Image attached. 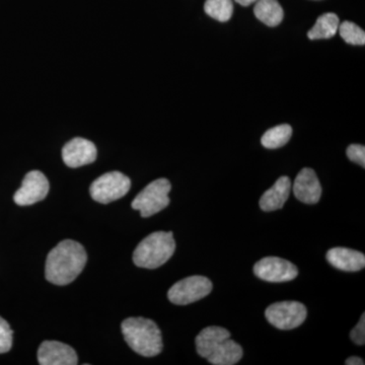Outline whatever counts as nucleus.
I'll return each instance as SVG.
<instances>
[{
  "mask_svg": "<svg viewBox=\"0 0 365 365\" xmlns=\"http://www.w3.org/2000/svg\"><path fill=\"white\" fill-rule=\"evenodd\" d=\"M88 256L85 248L72 240L62 241L48 255L46 279L55 285L69 284L85 268Z\"/></svg>",
  "mask_w": 365,
  "mask_h": 365,
  "instance_id": "obj_1",
  "label": "nucleus"
},
{
  "mask_svg": "<svg viewBox=\"0 0 365 365\" xmlns=\"http://www.w3.org/2000/svg\"><path fill=\"white\" fill-rule=\"evenodd\" d=\"M122 333L133 351L144 357L157 356L162 352V332L155 322L144 318H129L122 323Z\"/></svg>",
  "mask_w": 365,
  "mask_h": 365,
  "instance_id": "obj_2",
  "label": "nucleus"
},
{
  "mask_svg": "<svg viewBox=\"0 0 365 365\" xmlns=\"http://www.w3.org/2000/svg\"><path fill=\"white\" fill-rule=\"evenodd\" d=\"M176 250L174 235L170 232H155L137 246L133 262L137 267L157 269L172 258Z\"/></svg>",
  "mask_w": 365,
  "mask_h": 365,
  "instance_id": "obj_3",
  "label": "nucleus"
},
{
  "mask_svg": "<svg viewBox=\"0 0 365 365\" xmlns=\"http://www.w3.org/2000/svg\"><path fill=\"white\" fill-rule=\"evenodd\" d=\"M172 185L169 180L158 179L148 184L135 197L132 202V208L140 211L143 217H150L168 207L170 204L169 193Z\"/></svg>",
  "mask_w": 365,
  "mask_h": 365,
  "instance_id": "obj_4",
  "label": "nucleus"
},
{
  "mask_svg": "<svg viewBox=\"0 0 365 365\" xmlns=\"http://www.w3.org/2000/svg\"><path fill=\"white\" fill-rule=\"evenodd\" d=\"M131 188L128 177L120 172L107 173L91 184V198L98 203L108 204L122 198Z\"/></svg>",
  "mask_w": 365,
  "mask_h": 365,
  "instance_id": "obj_5",
  "label": "nucleus"
},
{
  "mask_svg": "<svg viewBox=\"0 0 365 365\" xmlns=\"http://www.w3.org/2000/svg\"><path fill=\"white\" fill-rule=\"evenodd\" d=\"M212 282L204 276H190L178 281L168 292L170 302L178 306H187L207 297L212 292Z\"/></svg>",
  "mask_w": 365,
  "mask_h": 365,
  "instance_id": "obj_6",
  "label": "nucleus"
},
{
  "mask_svg": "<svg viewBox=\"0 0 365 365\" xmlns=\"http://www.w3.org/2000/svg\"><path fill=\"white\" fill-rule=\"evenodd\" d=\"M307 314V307L299 302H276L265 311L269 323L279 330H292L302 325Z\"/></svg>",
  "mask_w": 365,
  "mask_h": 365,
  "instance_id": "obj_7",
  "label": "nucleus"
},
{
  "mask_svg": "<svg viewBox=\"0 0 365 365\" xmlns=\"http://www.w3.org/2000/svg\"><path fill=\"white\" fill-rule=\"evenodd\" d=\"M254 273L268 282H287L297 277L299 270L292 262L278 257H266L255 264Z\"/></svg>",
  "mask_w": 365,
  "mask_h": 365,
  "instance_id": "obj_8",
  "label": "nucleus"
},
{
  "mask_svg": "<svg viewBox=\"0 0 365 365\" xmlns=\"http://www.w3.org/2000/svg\"><path fill=\"white\" fill-rule=\"evenodd\" d=\"M49 188V182L45 175L39 170H32L26 175L21 188L14 194V202L20 206L33 205L44 200Z\"/></svg>",
  "mask_w": 365,
  "mask_h": 365,
  "instance_id": "obj_9",
  "label": "nucleus"
},
{
  "mask_svg": "<svg viewBox=\"0 0 365 365\" xmlns=\"http://www.w3.org/2000/svg\"><path fill=\"white\" fill-rule=\"evenodd\" d=\"M62 158L67 167H83L95 162L97 158V148L91 141L78 137L64 145Z\"/></svg>",
  "mask_w": 365,
  "mask_h": 365,
  "instance_id": "obj_10",
  "label": "nucleus"
},
{
  "mask_svg": "<svg viewBox=\"0 0 365 365\" xmlns=\"http://www.w3.org/2000/svg\"><path fill=\"white\" fill-rule=\"evenodd\" d=\"M41 365H76L78 355L73 348L58 341H45L38 350Z\"/></svg>",
  "mask_w": 365,
  "mask_h": 365,
  "instance_id": "obj_11",
  "label": "nucleus"
},
{
  "mask_svg": "<svg viewBox=\"0 0 365 365\" xmlns=\"http://www.w3.org/2000/svg\"><path fill=\"white\" fill-rule=\"evenodd\" d=\"M294 194L300 202L318 203L322 196V187L314 170L304 168L299 173L294 184Z\"/></svg>",
  "mask_w": 365,
  "mask_h": 365,
  "instance_id": "obj_12",
  "label": "nucleus"
},
{
  "mask_svg": "<svg viewBox=\"0 0 365 365\" xmlns=\"http://www.w3.org/2000/svg\"><path fill=\"white\" fill-rule=\"evenodd\" d=\"M327 260L333 267L346 272H357L365 267L364 254L352 249H331L327 253Z\"/></svg>",
  "mask_w": 365,
  "mask_h": 365,
  "instance_id": "obj_13",
  "label": "nucleus"
},
{
  "mask_svg": "<svg viewBox=\"0 0 365 365\" xmlns=\"http://www.w3.org/2000/svg\"><path fill=\"white\" fill-rule=\"evenodd\" d=\"M292 190V181L288 177H281L275 184L262 195L260 207L266 212L278 210L284 206Z\"/></svg>",
  "mask_w": 365,
  "mask_h": 365,
  "instance_id": "obj_14",
  "label": "nucleus"
},
{
  "mask_svg": "<svg viewBox=\"0 0 365 365\" xmlns=\"http://www.w3.org/2000/svg\"><path fill=\"white\" fill-rule=\"evenodd\" d=\"M230 338V333L222 327H207L196 337L197 353L207 359L220 343Z\"/></svg>",
  "mask_w": 365,
  "mask_h": 365,
  "instance_id": "obj_15",
  "label": "nucleus"
},
{
  "mask_svg": "<svg viewBox=\"0 0 365 365\" xmlns=\"http://www.w3.org/2000/svg\"><path fill=\"white\" fill-rule=\"evenodd\" d=\"M242 354L244 351L241 346L227 338L216 347L207 360L215 365H234L242 359Z\"/></svg>",
  "mask_w": 365,
  "mask_h": 365,
  "instance_id": "obj_16",
  "label": "nucleus"
},
{
  "mask_svg": "<svg viewBox=\"0 0 365 365\" xmlns=\"http://www.w3.org/2000/svg\"><path fill=\"white\" fill-rule=\"evenodd\" d=\"M254 14L256 18L268 26L279 25L284 13L277 0H258L255 6Z\"/></svg>",
  "mask_w": 365,
  "mask_h": 365,
  "instance_id": "obj_17",
  "label": "nucleus"
},
{
  "mask_svg": "<svg viewBox=\"0 0 365 365\" xmlns=\"http://www.w3.org/2000/svg\"><path fill=\"white\" fill-rule=\"evenodd\" d=\"M339 18L337 14L328 13L319 16L313 28L307 33L311 40L330 39L337 34L339 28Z\"/></svg>",
  "mask_w": 365,
  "mask_h": 365,
  "instance_id": "obj_18",
  "label": "nucleus"
},
{
  "mask_svg": "<svg viewBox=\"0 0 365 365\" xmlns=\"http://www.w3.org/2000/svg\"><path fill=\"white\" fill-rule=\"evenodd\" d=\"M292 135V128L288 124H281L269 129L262 136V145L268 150H276L282 148L290 140Z\"/></svg>",
  "mask_w": 365,
  "mask_h": 365,
  "instance_id": "obj_19",
  "label": "nucleus"
},
{
  "mask_svg": "<svg viewBox=\"0 0 365 365\" xmlns=\"http://www.w3.org/2000/svg\"><path fill=\"white\" fill-rule=\"evenodd\" d=\"M204 11L216 21H227L234 13V4L232 0H206Z\"/></svg>",
  "mask_w": 365,
  "mask_h": 365,
  "instance_id": "obj_20",
  "label": "nucleus"
},
{
  "mask_svg": "<svg viewBox=\"0 0 365 365\" xmlns=\"http://www.w3.org/2000/svg\"><path fill=\"white\" fill-rule=\"evenodd\" d=\"M341 38L350 45L364 46L365 44V33L360 26L351 21H346L339 25Z\"/></svg>",
  "mask_w": 365,
  "mask_h": 365,
  "instance_id": "obj_21",
  "label": "nucleus"
},
{
  "mask_svg": "<svg viewBox=\"0 0 365 365\" xmlns=\"http://www.w3.org/2000/svg\"><path fill=\"white\" fill-rule=\"evenodd\" d=\"M13 330L6 319L0 317V354L9 352L13 346Z\"/></svg>",
  "mask_w": 365,
  "mask_h": 365,
  "instance_id": "obj_22",
  "label": "nucleus"
},
{
  "mask_svg": "<svg viewBox=\"0 0 365 365\" xmlns=\"http://www.w3.org/2000/svg\"><path fill=\"white\" fill-rule=\"evenodd\" d=\"M347 157L351 162L359 163L362 168L365 167V148L361 144H351L348 146Z\"/></svg>",
  "mask_w": 365,
  "mask_h": 365,
  "instance_id": "obj_23",
  "label": "nucleus"
},
{
  "mask_svg": "<svg viewBox=\"0 0 365 365\" xmlns=\"http://www.w3.org/2000/svg\"><path fill=\"white\" fill-rule=\"evenodd\" d=\"M350 338L356 345H364L365 343V314H362L359 324L350 333Z\"/></svg>",
  "mask_w": 365,
  "mask_h": 365,
  "instance_id": "obj_24",
  "label": "nucleus"
},
{
  "mask_svg": "<svg viewBox=\"0 0 365 365\" xmlns=\"http://www.w3.org/2000/svg\"><path fill=\"white\" fill-rule=\"evenodd\" d=\"M345 364H347V365H364V361L361 359H359V357L352 356V357H350V359H348L347 360H346Z\"/></svg>",
  "mask_w": 365,
  "mask_h": 365,
  "instance_id": "obj_25",
  "label": "nucleus"
},
{
  "mask_svg": "<svg viewBox=\"0 0 365 365\" xmlns=\"http://www.w3.org/2000/svg\"><path fill=\"white\" fill-rule=\"evenodd\" d=\"M258 1V0H235V2L241 4L242 6H251L254 2Z\"/></svg>",
  "mask_w": 365,
  "mask_h": 365,
  "instance_id": "obj_26",
  "label": "nucleus"
}]
</instances>
